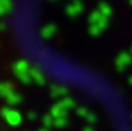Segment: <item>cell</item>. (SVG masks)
Here are the masks:
<instances>
[{
    "mask_svg": "<svg viewBox=\"0 0 132 131\" xmlns=\"http://www.w3.org/2000/svg\"><path fill=\"white\" fill-rule=\"evenodd\" d=\"M2 116L7 120L9 124H11V126H18L21 121V117H20V113H17V111L14 110H10V109H6L3 107L2 109Z\"/></svg>",
    "mask_w": 132,
    "mask_h": 131,
    "instance_id": "cell-1",
    "label": "cell"
},
{
    "mask_svg": "<svg viewBox=\"0 0 132 131\" xmlns=\"http://www.w3.org/2000/svg\"><path fill=\"white\" fill-rule=\"evenodd\" d=\"M11 93H13V87H11L10 83H7V82L0 83V96L2 97H9Z\"/></svg>",
    "mask_w": 132,
    "mask_h": 131,
    "instance_id": "cell-2",
    "label": "cell"
},
{
    "mask_svg": "<svg viewBox=\"0 0 132 131\" xmlns=\"http://www.w3.org/2000/svg\"><path fill=\"white\" fill-rule=\"evenodd\" d=\"M6 100H7L9 104H15V103H18V102H20V97H18V96H17V95H15V93L13 92L10 96H9V97H6Z\"/></svg>",
    "mask_w": 132,
    "mask_h": 131,
    "instance_id": "cell-4",
    "label": "cell"
},
{
    "mask_svg": "<svg viewBox=\"0 0 132 131\" xmlns=\"http://www.w3.org/2000/svg\"><path fill=\"white\" fill-rule=\"evenodd\" d=\"M4 28V24H0V30H3Z\"/></svg>",
    "mask_w": 132,
    "mask_h": 131,
    "instance_id": "cell-5",
    "label": "cell"
},
{
    "mask_svg": "<svg viewBox=\"0 0 132 131\" xmlns=\"http://www.w3.org/2000/svg\"><path fill=\"white\" fill-rule=\"evenodd\" d=\"M10 10V0H0V16Z\"/></svg>",
    "mask_w": 132,
    "mask_h": 131,
    "instance_id": "cell-3",
    "label": "cell"
}]
</instances>
